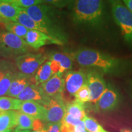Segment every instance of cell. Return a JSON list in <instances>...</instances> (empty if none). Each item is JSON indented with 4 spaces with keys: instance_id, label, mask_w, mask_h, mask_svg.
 Returning a JSON list of instances; mask_svg holds the SVG:
<instances>
[{
    "instance_id": "6da1fadb",
    "label": "cell",
    "mask_w": 132,
    "mask_h": 132,
    "mask_svg": "<svg viewBox=\"0 0 132 132\" xmlns=\"http://www.w3.org/2000/svg\"><path fill=\"white\" fill-rule=\"evenodd\" d=\"M82 67L94 69L102 73L119 75L126 69V62L110 54L91 48H81L68 53Z\"/></svg>"
},
{
    "instance_id": "9a60e30c",
    "label": "cell",
    "mask_w": 132,
    "mask_h": 132,
    "mask_svg": "<svg viewBox=\"0 0 132 132\" xmlns=\"http://www.w3.org/2000/svg\"><path fill=\"white\" fill-rule=\"evenodd\" d=\"M15 73L14 66L10 62L0 60V97L7 95Z\"/></svg>"
},
{
    "instance_id": "8d00e7d4",
    "label": "cell",
    "mask_w": 132,
    "mask_h": 132,
    "mask_svg": "<svg viewBox=\"0 0 132 132\" xmlns=\"http://www.w3.org/2000/svg\"><path fill=\"white\" fill-rule=\"evenodd\" d=\"M47 127L46 128H44V129L40 130H34V131L31 132H47Z\"/></svg>"
},
{
    "instance_id": "836d02e7",
    "label": "cell",
    "mask_w": 132,
    "mask_h": 132,
    "mask_svg": "<svg viewBox=\"0 0 132 132\" xmlns=\"http://www.w3.org/2000/svg\"><path fill=\"white\" fill-rule=\"evenodd\" d=\"M125 6L132 12V0H122Z\"/></svg>"
},
{
    "instance_id": "1f68e13d",
    "label": "cell",
    "mask_w": 132,
    "mask_h": 132,
    "mask_svg": "<svg viewBox=\"0 0 132 132\" xmlns=\"http://www.w3.org/2000/svg\"><path fill=\"white\" fill-rule=\"evenodd\" d=\"M61 122H57L47 125V132H61Z\"/></svg>"
},
{
    "instance_id": "4316f807",
    "label": "cell",
    "mask_w": 132,
    "mask_h": 132,
    "mask_svg": "<svg viewBox=\"0 0 132 132\" xmlns=\"http://www.w3.org/2000/svg\"><path fill=\"white\" fill-rule=\"evenodd\" d=\"M75 100L85 103L88 102L90 99V90L86 84L83 85L74 95Z\"/></svg>"
},
{
    "instance_id": "e575fe53",
    "label": "cell",
    "mask_w": 132,
    "mask_h": 132,
    "mask_svg": "<svg viewBox=\"0 0 132 132\" xmlns=\"http://www.w3.org/2000/svg\"><path fill=\"white\" fill-rule=\"evenodd\" d=\"M14 132H31L30 130H21L19 129V128H16Z\"/></svg>"
},
{
    "instance_id": "e0dca14e",
    "label": "cell",
    "mask_w": 132,
    "mask_h": 132,
    "mask_svg": "<svg viewBox=\"0 0 132 132\" xmlns=\"http://www.w3.org/2000/svg\"><path fill=\"white\" fill-rule=\"evenodd\" d=\"M17 22L25 26L29 30H37L41 32H44L51 37H53L51 34L50 31L47 29L42 27L40 24H39L36 21H34L28 15L27 13L23 9V8L20 7V11L17 16ZM56 39V38H55Z\"/></svg>"
},
{
    "instance_id": "44dd1931",
    "label": "cell",
    "mask_w": 132,
    "mask_h": 132,
    "mask_svg": "<svg viewBox=\"0 0 132 132\" xmlns=\"http://www.w3.org/2000/svg\"><path fill=\"white\" fill-rule=\"evenodd\" d=\"M65 111L66 113L72 116L74 118L81 120L86 116L84 103L75 99L65 104Z\"/></svg>"
},
{
    "instance_id": "60d3db41",
    "label": "cell",
    "mask_w": 132,
    "mask_h": 132,
    "mask_svg": "<svg viewBox=\"0 0 132 132\" xmlns=\"http://www.w3.org/2000/svg\"><path fill=\"white\" fill-rule=\"evenodd\" d=\"M98 132H108V131H106V130H105V129H104V128H102V129L100 130V131H98Z\"/></svg>"
},
{
    "instance_id": "7c38bea8",
    "label": "cell",
    "mask_w": 132,
    "mask_h": 132,
    "mask_svg": "<svg viewBox=\"0 0 132 132\" xmlns=\"http://www.w3.org/2000/svg\"><path fill=\"white\" fill-rule=\"evenodd\" d=\"M16 98L22 101L35 102L42 105L47 104L51 99L44 93L40 85L36 83L28 86Z\"/></svg>"
},
{
    "instance_id": "d4e9b609",
    "label": "cell",
    "mask_w": 132,
    "mask_h": 132,
    "mask_svg": "<svg viewBox=\"0 0 132 132\" xmlns=\"http://www.w3.org/2000/svg\"><path fill=\"white\" fill-rule=\"evenodd\" d=\"M34 119H35L30 116L19 111L17 116V128L21 130L32 129Z\"/></svg>"
},
{
    "instance_id": "52a82bcc",
    "label": "cell",
    "mask_w": 132,
    "mask_h": 132,
    "mask_svg": "<svg viewBox=\"0 0 132 132\" xmlns=\"http://www.w3.org/2000/svg\"><path fill=\"white\" fill-rule=\"evenodd\" d=\"M87 71L86 85L90 90L89 102L95 105L106 88V84L103 78L102 73L94 69Z\"/></svg>"
},
{
    "instance_id": "83f0119b",
    "label": "cell",
    "mask_w": 132,
    "mask_h": 132,
    "mask_svg": "<svg viewBox=\"0 0 132 132\" xmlns=\"http://www.w3.org/2000/svg\"><path fill=\"white\" fill-rule=\"evenodd\" d=\"M42 2V0H12L11 3L18 7L27 8L34 5L39 4Z\"/></svg>"
},
{
    "instance_id": "4dcf8cb0",
    "label": "cell",
    "mask_w": 132,
    "mask_h": 132,
    "mask_svg": "<svg viewBox=\"0 0 132 132\" xmlns=\"http://www.w3.org/2000/svg\"><path fill=\"white\" fill-rule=\"evenodd\" d=\"M61 132H75V126L61 121Z\"/></svg>"
},
{
    "instance_id": "d6986e66",
    "label": "cell",
    "mask_w": 132,
    "mask_h": 132,
    "mask_svg": "<svg viewBox=\"0 0 132 132\" xmlns=\"http://www.w3.org/2000/svg\"><path fill=\"white\" fill-rule=\"evenodd\" d=\"M19 11L20 7L12 3L0 1V15L5 21H17Z\"/></svg>"
},
{
    "instance_id": "8992f818",
    "label": "cell",
    "mask_w": 132,
    "mask_h": 132,
    "mask_svg": "<svg viewBox=\"0 0 132 132\" xmlns=\"http://www.w3.org/2000/svg\"><path fill=\"white\" fill-rule=\"evenodd\" d=\"M28 45L24 39L7 31L0 33V52L4 54H19L28 50Z\"/></svg>"
},
{
    "instance_id": "ffe728a7",
    "label": "cell",
    "mask_w": 132,
    "mask_h": 132,
    "mask_svg": "<svg viewBox=\"0 0 132 132\" xmlns=\"http://www.w3.org/2000/svg\"><path fill=\"white\" fill-rule=\"evenodd\" d=\"M49 60L56 61L61 67V73L63 74L65 72L71 70L73 67V61L68 53H62L60 52L54 53L48 56Z\"/></svg>"
},
{
    "instance_id": "277c9868",
    "label": "cell",
    "mask_w": 132,
    "mask_h": 132,
    "mask_svg": "<svg viewBox=\"0 0 132 132\" xmlns=\"http://www.w3.org/2000/svg\"><path fill=\"white\" fill-rule=\"evenodd\" d=\"M64 88L61 94V97L66 104L75 100V94L82 86L86 84L87 71H67L64 75Z\"/></svg>"
},
{
    "instance_id": "4fadbf2b",
    "label": "cell",
    "mask_w": 132,
    "mask_h": 132,
    "mask_svg": "<svg viewBox=\"0 0 132 132\" xmlns=\"http://www.w3.org/2000/svg\"><path fill=\"white\" fill-rule=\"evenodd\" d=\"M32 83H36L34 75H28L21 72H16L7 95L9 97L16 98L28 86Z\"/></svg>"
},
{
    "instance_id": "8fae6325",
    "label": "cell",
    "mask_w": 132,
    "mask_h": 132,
    "mask_svg": "<svg viewBox=\"0 0 132 132\" xmlns=\"http://www.w3.org/2000/svg\"><path fill=\"white\" fill-rule=\"evenodd\" d=\"M25 41L29 46L36 49L48 44H63L62 41L37 30H29L26 34Z\"/></svg>"
},
{
    "instance_id": "5bb4252c",
    "label": "cell",
    "mask_w": 132,
    "mask_h": 132,
    "mask_svg": "<svg viewBox=\"0 0 132 132\" xmlns=\"http://www.w3.org/2000/svg\"><path fill=\"white\" fill-rule=\"evenodd\" d=\"M64 80L62 74L56 73L40 86L44 93L50 98L61 95L64 88Z\"/></svg>"
},
{
    "instance_id": "ac0fdd59",
    "label": "cell",
    "mask_w": 132,
    "mask_h": 132,
    "mask_svg": "<svg viewBox=\"0 0 132 132\" xmlns=\"http://www.w3.org/2000/svg\"><path fill=\"white\" fill-rule=\"evenodd\" d=\"M19 111H0V131L17 126V116Z\"/></svg>"
},
{
    "instance_id": "7402d4cb",
    "label": "cell",
    "mask_w": 132,
    "mask_h": 132,
    "mask_svg": "<svg viewBox=\"0 0 132 132\" xmlns=\"http://www.w3.org/2000/svg\"><path fill=\"white\" fill-rule=\"evenodd\" d=\"M54 75L50 65V61H46L37 69L34 75L35 82L37 85H40L51 78Z\"/></svg>"
},
{
    "instance_id": "b9f144b4",
    "label": "cell",
    "mask_w": 132,
    "mask_h": 132,
    "mask_svg": "<svg viewBox=\"0 0 132 132\" xmlns=\"http://www.w3.org/2000/svg\"></svg>"
},
{
    "instance_id": "ba28073f",
    "label": "cell",
    "mask_w": 132,
    "mask_h": 132,
    "mask_svg": "<svg viewBox=\"0 0 132 132\" xmlns=\"http://www.w3.org/2000/svg\"><path fill=\"white\" fill-rule=\"evenodd\" d=\"M45 108L42 121L46 125L61 122L65 114V104L61 95L51 98L48 103L43 105Z\"/></svg>"
},
{
    "instance_id": "74e56055",
    "label": "cell",
    "mask_w": 132,
    "mask_h": 132,
    "mask_svg": "<svg viewBox=\"0 0 132 132\" xmlns=\"http://www.w3.org/2000/svg\"><path fill=\"white\" fill-rule=\"evenodd\" d=\"M0 132H14V128H9V129L4 130V131H1Z\"/></svg>"
},
{
    "instance_id": "30bf717a",
    "label": "cell",
    "mask_w": 132,
    "mask_h": 132,
    "mask_svg": "<svg viewBox=\"0 0 132 132\" xmlns=\"http://www.w3.org/2000/svg\"><path fill=\"white\" fill-rule=\"evenodd\" d=\"M119 97L118 92L112 87H106L95 104L96 108L100 112L113 111L118 106Z\"/></svg>"
},
{
    "instance_id": "5b68a950",
    "label": "cell",
    "mask_w": 132,
    "mask_h": 132,
    "mask_svg": "<svg viewBox=\"0 0 132 132\" xmlns=\"http://www.w3.org/2000/svg\"><path fill=\"white\" fill-rule=\"evenodd\" d=\"M48 59L43 53H25L18 56L15 59L17 68L21 73L28 75H34L39 67Z\"/></svg>"
},
{
    "instance_id": "cb8c5ba5",
    "label": "cell",
    "mask_w": 132,
    "mask_h": 132,
    "mask_svg": "<svg viewBox=\"0 0 132 132\" xmlns=\"http://www.w3.org/2000/svg\"><path fill=\"white\" fill-rule=\"evenodd\" d=\"M7 29V31L15 34L19 37L23 39H25L26 34L28 32L29 29H27L25 26L17 22V21H11L9 20L4 21L3 23Z\"/></svg>"
},
{
    "instance_id": "f1b7e54d",
    "label": "cell",
    "mask_w": 132,
    "mask_h": 132,
    "mask_svg": "<svg viewBox=\"0 0 132 132\" xmlns=\"http://www.w3.org/2000/svg\"><path fill=\"white\" fill-rule=\"evenodd\" d=\"M82 120L74 118L72 116L69 114L68 113H66L64 116V118L62 119V122H64L70 123V124H72L74 125V126H77L80 124V123L81 122Z\"/></svg>"
},
{
    "instance_id": "603a6c76",
    "label": "cell",
    "mask_w": 132,
    "mask_h": 132,
    "mask_svg": "<svg viewBox=\"0 0 132 132\" xmlns=\"http://www.w3.org/2000/svg\"><path fill=\"white\" fill-rule=\"evenodd\" d=\"M23 101L11 97H0V111L20 110Z\"/></svg>"
},
{
    "instance_id": "484cf974",
    "label": "cell",
    "mask_w": 132,
    "mask_h": 132,
    "mask_svg": "<svg viewBox=\"0 0 132 132\" xmlns=\"http://www.w3.org/2000/svg\"><path fill=\"white\" fill-rule=\"evenodd\" d=\"M82 120L85 123L86 129L88 132H98L103 128L97 120L91 117L86 116Z\"/></svg>"
},
{
    "instance_id": "ab89813d",
    "label": "cell",
    "mask_w": 132,
    "mask_h": 132,
    "mask_svg": "<svg viewBox=\"0 0 132 132\" xmlns=\"http://www.w3.org/2000/svg\"><path fill=\"white\" fill-rule=\"evenodd\" d=\"M4 21H5L3 19L2 17H1V15H0V23H3V22H4Z\"/></svg>"
},
{
    "instance_id": "7a4b0ae2",
    "label": "cell",
    "mask_w": 132,
    "mask_h": 132,
    "mask_svg": "<svg viewBox=\"0 0 132 132\" xmlns=\"http://www.w3.org/2000/svg\"><path fill=\"white\" fill-rule=\"evenodd\" d=\"M103 0H73V19L77 24L98 29L105 23Z\"/></svg>"
},
{
    "instance_id": "9c48e42d",
    "label": "cell",
    "mask_w": 132,
    "mask_h": 132,
    "mask_svg": "<svg viewBox=\"0 0 132 132\" xmlns=\"http://www.w3.org/2000/svg\"><path fill=\"white\" fill-rule=\"evenodd\" d=\"M23 9L33 20L42 27L47 29L50 32L53 37L61 40L59 36L55 32L53 28L52 21L50 20L47 14L48 8L47 6L37 4L27 8H23Z\"/></svg>"
},
{
    "instance_id": "f35d334b",
    "label": "cell",
    "mask_w": 132,
    "mask_h": 132,
    "mask_svg": "<svg viewBox=\"0 0 132 132\" xmlns=\"http://www.w3.org/2000/svg\"><path fill=\"white\" fill-rule=\"evenodd\" d=\"M0 1H4V2H10L12 1V0H0Z\"/></svg>"
},
{
    "instance_id": "2e32d148",
    "label": "cell",
    "mask_w": 132,
    "mask_h": 132,
    "mask_svg": "<svg viewBox=\"0 0 132 132\" xmlns=\"http://www.w3.org/2000/svg\"><path fill=\"white\" fill-rule=\"evenodd\" d=\"M20 111L26 114L34 119H40L42 120L45 114V108L41 104L32 101H23Z\"/></svg>"
},
{
    "instance_id": "3957f363",
    "label": "cell",
    "mask_w": 132,
    "mask_h": 132,
    "mask_svg": "<svg viewBox=\"0 0 132 132\" xmlns=\"http://www.w3.org/2000/svg\"><path fill=\"white\" fill-rule=\"evenodd\" d=\"M114 20L120 28L125 40L132 44V12L122 0H108Z\"/></svg>"
},
{
    "instance_id": "d590c367",
    "label": "cell",
    "mask_w": 132,
    "mask_h": 132,
    "mask_svg": "<svg viewBox=\"0 0 132 132\" xmlns=\"http://www.w3.org/2000/svg\"><path fill=\"white\" fill-rule=\"evenodd\" d=\"M120 132H132V130L128 128H122Z\"/></svg>"
},
{
    "instance_id": "f546056e",
    "label": "cell",
    "mask_w": 132,
    "mask_h": 132,
    "mask_svg": "<svg viewBox=\"0 0 132 132\" xmlns=\"http://www.w3.org/2000/svg\"><path fill=\"white\" fill-rule=\"evenodd\" d=\"M42 1L48 4H53L57 7H63L68 4L70 0H42Z\"/></svg>"
},
{
    "instance_id": "d6a6232c",
    "label": "cell",
    "mask_w": 132,
    "mask_h": 132,
    "mask_svg": "<svg viewBox=\"0 0 132 132\" xmlns=\"http://www.w3.org/2000/svg\"><path fill=\"white\" fill-rule=\"evenodd\" d=\"M75 132H87L86 129L85 125L83 120L80 124L75 126Z\"/></svg>"
}]
</instances>
